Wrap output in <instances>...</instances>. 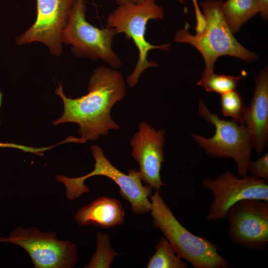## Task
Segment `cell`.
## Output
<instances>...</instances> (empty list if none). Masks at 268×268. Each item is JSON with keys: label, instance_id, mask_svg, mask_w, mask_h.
<instances>
[{"label": "cell", "instance_id": "1", "mask_svg": "<svg viewBox=\"0 0 268 268\" xmlns=\"http://www.w3.org/2000/svg\"><path fill=\"white\" fill-rule=\"evenodd\" d=\"M88 90L86 95L72 99L65 95L62 83L60 84L55 93L62 99L64 111L60 118L53 122L54 125L77 124L80 138L85 142L107 135L110 130L119 129L111 118V110L116 102L123 100L126 93L122 74L104 66L94 70Z\"/></svg>", "mask_w": 268, "mask_h": 268}, {"label": "cell", "instance_id": "2", "mask_svg": "<svg viewBox=\"0 0 268 268\" xmlns=\"http://www.w3.org/2000/svg\"><path fill=\"white\" fill-rule=\"evenodd\" d=\"M197 19L196 33L189 31L186 22L184 27L177 30L174 41L188 43L201 55L205 68L197 82L205 80L214 72L217 59L223 56H230L251 63L259 59L256 53L246 49L235 38L224 18L222 10V0H204L200 3L192 0Z\"/></svg>", "mask_w": 268, "mask_h": 268}, {"label": "cell", "instance_id": "3", "mask_svg": "<svg viewBox=\"0 0 268 268\" xmlns=\"http://www.w3.org/2000/svg\"><path fill=\"white\" fill-rule=\"evenodd\" d=\"M149 198L153 226L162 232L182 259L194 268L229 267L228 261L219 254L214 244L191 233L179 222L159 192L155 191Z\"/></svg>", "mask_w": 268, "mask_h": 268}, {"label": "cell", "instance_id": "4", "mask_svg": "<svg viewBox=\"0 0 268 268\" xmlns=\"http://www.w3.org/2000/svg\"><path fill=\"white\" fill-rule=\"evenodd\" d=\"M91 152L95 160L94 168L91 172L77 178L62 175L56 176V180L64 185L68 200L73 201L90 192V189L84 184L85 180L93 176H103L118 186L121 196L130 203L134 213L141 215L150 211L151 204L148 198L151 194L152 188L147 184H142L139 171L130 169L128 174L123 173L111 164L98 145H92Z\"/></svg>", "mask_w": 268, "mask_h": 268}, {"label": "cell", "instance_id": "5", "mask_svg": "<svg viewBox=\"0 0 268 268\" xmlns=\"http://www.w3.org/2000/svg\"><path fill=\"white\" fill-rule=\"evenodd\" d=\"M164 10L157 4L155 0H144L140 3L125 2L111 13L107 19V27L113 28L117 33H123L128 39L132 40L138 51V60L132 73L127 81L130 87L137 84L142 72L147 68L158 67L154 61L147 60V55L152 49L168 50L169 43L154 45L145 38L146 25L150 19H162Z\"/></svg>", "mask_w": 268, "mask_h": 268}, {"label": "cell", "instance_id": "6", "mask_svg": "<svg viewBox=\"0 0 268 268\" xmlns=\"http://www.w3.org/2000/svg\"><path fill=\"white\" fill-rule=\"evenodd\" d=\"M198 113L214 127L215 133L210 138L193 134V139L212 157L232 158L237 164L239 176H247L252 147L245 125L234 120L220 119L209 111L201 99L198 103Z\"/></svg>", "mask_w": 268, "mask_h": 268}, {"label": "cell", "instance_id": "7", "mask_svg": "<svg viewBox=\"0 0 268 268\" xmlns=\"http://www.w3.org/2000/svg\"><path fill=\"white\" fill-rule=\"evenodd\" d=\"M84 0H76L69 19L61 35V41L70 44L73 53L78 56L101 59L114 68L121 65L119 57L112 48L117 34L111 27L100 29L85 19Z\"/></svg>", "mask_w": 268, "mask_h": 268}, {"label": "cell", "instance_id": "8", "mask_svg": "<svg viewBox=\"0 0 268 268\" xmlns=\"http://www.w3.org/2000/svg\"><path fill=\"white\" fill-rule=\"evenodd\" d=\"M1 243L23 248L35 268H71L78 260V250L74 244L60 240L55 232H41L35 227H17L8 237H0Z\"/></svg>", "mask_w": 268, "mask_h": 268}, {"label": "cell", "instance_id": "9", "mask_svg": "<svg viewBox=\"0 0 268 268\" xmlns=\"http://www.w3.org/2000/svg\"><path fill=\"white\" fill-rule=\"evenodd\" d=\"M268 182L248 175L238 177L230 171L223 172L214 179L204 178L202 186L213 194L206 220L216 221L226 218L229 209L243 200L268 201Z\"/></svg>", "mask_w": 268, "mask_h": 268}, {"label": "cell", "instance_id": "10", "mask_svg": "<svg viewBox=\"0 0 268 268\" xmlns=\"http://www.w3.org/2000/svg\"><path fill=\"white\" fill-rule=\"evenodd\" d=\"M229 239L251 251H263L268 242V201L243 200L228 210Z\"/></svg>", "mask_w": 268, "mask_h": 268}, {"label": "cell", "instance_id": "11", "mask_svg": "<svg viewBox=\"0 0 268 268\" xmlns=\"http://www.w3.org/2000/svg\"><path fill=\"white\" fill-rule=\"evenodd\" d=\"M76 0H36L34 23L16 39L18 45L34 42L46 44L55 56L62 53L61 35Z\"/></svg>", "mask_w": 268, "mask_h": 268}, {"label": "cell", "instance_id": "12", "mask_svg": "<svg viewBox=\"0 0 268 268\" xmlns=\"http://www.w3.org/2000/svg\"><path fill=\"white\" fill-rule=\"evenodd\" d=\"M164 130H156L142 122L130 142L131 155L139 164L141 180L159 192L165 185L160 177L162 164L164 162Z\"/></svg>", "mask_w": 268, "mask_h": 268}, {"label": "cell", "instance_id": "13", "mask_svg": "<svg viewBox=\"0 0 268 268\" xmlns=\"http://www.w3.org/2000/svg\"><path fill=\"white\" fill-rule=\"evenodd\" d=\"M253 96L244 115V124L250 136L252 148L261 154L268 139V68L255 76Z\"/></svg>", "mask_w": 268, "mask_h": 268}, {"label": "cell", "instance_id": "14", "mask_svg": "<svg viewBox=\"0 0 268 268\" xmlns=\"http://www.w3.org/2000/svg\"><path fill=\"white\" fill-rule=\"evenodd\" d=\"M125 215L123 206L118 200L103 197L79 209L75 218L79 226L92 225L108 228L123 225Z\"/></svg>", "mask_w": 268, "mask_h": 268}, {"label": "cell", "instance_id": "15", "mask_svg": "<svg viewBox=\"0 0 268 268\" xmlns=\"http://www.w3.org/2000/svg\"><path fill=\"white\" fill-rule=\"evenodd\" d=\"M222 10L233 34L239 32L243 24L259 12L257 0H226L222 2Z\"/></svg>", "mask_w": 268, "mask_h": 268}, {"label": "cell", "instance_id": "16", "mask_svg": "<svg viewBox=\"0 0 268 268\" xmlns=\"http://www.w3.org/2000/svg\"><path fill=\"white\" fill-rule=\"evenodd\" d=\"M155 252L149 258L147 268H187V264L165 237L158 240Z\"/></svg>", "mask_w": 268, "mask_h": 268}, {"label": "cell", "instance_id": "17", "mask_svg": "<svg viewBox=\"0 0 268 268\" xmlns=\"http://www.w3.org/2000/svg\"><path fill=\"white\" fill-rule=\"evenodd\" d=\"M111 237L107 233L98 232L96 236V249L85 268H109L114 258L119 254L111 247Z\"/></svg>", "mask_w": 268, "mask_h": 268}, {"label": "cell", "instance_id": "18", "mask_svg": "<svg viewBox=\"0 0 268 268\" xmlns=\"http://www.w3.org/2000/svg\"><path fill=\"white\" fill-rule=\"evenodd\" d=\"M220 104L224 116L231 117L237 122L244 124V115L247 106L243 97L237 90L221 94Z\"/></svg>", "mask_w": 268, "mask_h": 268}, {"label": "cell", "instance_id": "19", "mask_svg": "<svg viewBox=\"0 0 268 268\" xmlns=\"http://www.w3.org/2000/svg\"><path fill=\"white\" fill-rule=\"evenodd\" d=\"M241 79V76H233L213 72L204 81L197 82V84L203 87L206 92H214L222 94L236 89Z\"/></svg>", "mask_w": 268, "mask_h": 268}, {"label": "cell", "instance_id": "20", "mask_svg": "<svg viewBox=\"0 0 268 268\" xmlns=\"http://www.w3.org/2000/svg\"><path fill=\"white\" fill-rule=\"evenodd\" d=\"M250 176L268 182V153L267 152L255 161H250L248 167Z\"/></svg>", "mask_w": 268, "mask_h": 268}, {"label": "cell", "instance_id": "21", "mask_svg": "<svg viewBox=\"0 0 268 268\" xmlns=\"http://www.w3.org/2000/svg\"><path fill=\"white\" fill-rule=\"evenodd\" d=\"M2 94L0 91V108L2 102ZM0 148H12L21 150L26 152H30L40 156H43L45 151L51 149V146L34 147L16 144L12 142H0Z\"/></svg>", "mask_w": 268, "mask_h": 268}, {"label": "cell", "instance_id": "22", "mask_svg": "<svg viewBox=\"0 0 268 268\" xmlns=\"http://www.w3.org/2000/svg\"><path fill=\"white\" fill-rule=\"evenodd\" d=\"M259 5V13L265 20L268 19V0H257Z\"/></svg>", "mask_w": 268, "mask_h": 268}, {"label": "cell", "instance_id": "23", "mask_svg": "<svg viewBox=\"0 0 268 268\" xmlns=\"http://www.w3.org/2000/svg\"><path fill=\"white\" fill-rule=\"evenodd\" d=\"M117 2L120 4L125 2H132L134 3H140L144 0H116ZM181 3H184V0H176Z\"/></svg>", "mask_w": 268, "mask_h": 268}]
</instances>
